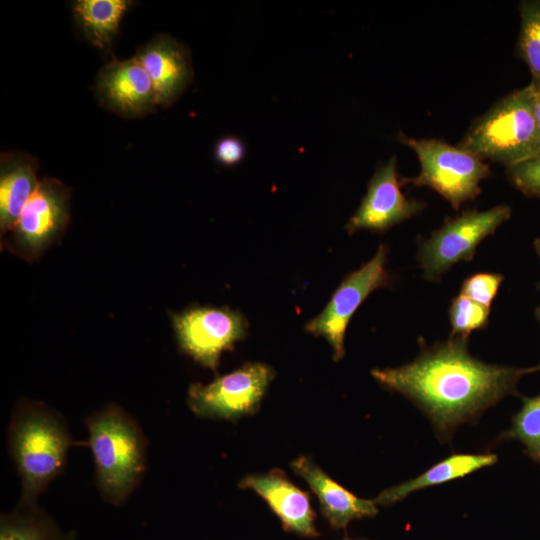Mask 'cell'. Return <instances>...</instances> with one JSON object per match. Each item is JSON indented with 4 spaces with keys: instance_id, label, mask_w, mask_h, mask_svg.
Listing matches in <instances>:
<instances>
[{
    "instance_id": "cell-1",
    "label": "cell",
    "mask_w": 540,
    "mask_h": 540,
    "mask_svg": "<svg viewBox=\"0 0 540 540\" xmlns=\"http://www.w3.org/2000/svg\"><path fill=\"white\" fill-rule=\"evenodd\" d=\"M468 338L422 349L411 362L396 368H374L371 375L398 392L430 419L441 440H449L462 423L476 419L507 395L516 394L520 379L540 370L485 363L473 357Z\"/></svg>"
},
{
    "instance_id": "cell-30",
    "label": "cell",
    "mask_w": 540,
    "mask_h": 540,
    "mask_svg": "<svg viewBox=\"0 0 540 540\" xmlns=\"http://www.w3.org/2000/svg\"><path fill=\"white\" fill-rule=\"evenodd\" d=\"M342 540H365V539H351L349 537H344Z\"/></svg>"
},
{
    "instance_id": "cell-4",
    "label": "cell",
    "mask_w": 540,
    "mask_h": 540,
    "mask_svg": "<svg viewBox=\"0 0 540 540\" xmlns=\"http://www.w3.org/2000/svg\"><path fill=\"white\" fill-rule=\"evenodd\" d=\"M99 489L112 504L122 503L137 484L145 464L142 434L117 406H109L87 421Z\"/></svg>"
},
{
    "instance_id": "cell-13",
    "label": "cell",
    "mask_w": 540,
    "mask_h": 540,
    "mask_svg": "<svg viewBox=\"0 0 540 540\" xmlns=\"http://www.w3.org/2000/svg\"><path fill=\"white\" fill-rule=\"evenodd\" d=\"M135 58L149 76L159 105L170 106L192 80L187 48L168 35L154 37Z\"/></svg>"
},
{
    "instance_id": "cell-8",
    "label": "cell",
    "mask_w": 540,
    "mask_h": 540,
    "mask_svg": "<svg viewBox=\"0 0 540 540\" xmlns=\"http://www.w3.org/2000/svg\"><path fill=\"white\" fill-rule=\"evenodd\" d=\"M387 253V247L380 244L368 262L342 280L323 311L305 326L308 333L327 340L334 361L344 356L346 328L355 311L373 291L390 283L386 269Z\"/></svg>"
},
{
    "instance_id": "cell-3",
    "label": "cell",
    "mask_w": 540,
    "mask_h": 540,
    "mask_svg": "<svg viewBox=\"0 0 540 540\" xmlns=\"http://www.w3.org/2000/svg\"><path fill=\"white\" fill-rule=\"evenodd\" d=\"M458 147L507 168L540 153V129L531 86L514 90L497 101L471 124Z\"/></svg>"
},
{
    "instance_id": "cell-28",
    "label": "cell",
    "mask_w": 540,
    "mask_h": 540,
    "mask_svg": "<svg viewBox=\"0 0 540 540\" xmlns=\"http://www.w3.org/2000/svg\"><path fill=\"white\" fill-rule=\"evenodd\" d=\"M534 248H535V251L540 259V237L535 239L534 241Z\"/></svg>"
},
{
    "instance_id": "cell-16",
    "label": "cell",
    "mask_w": 540,
    "mask_h": 540,
    "mask_svg": "<svg viewBox=\"0 0 540 540\" xmlns=\"http://www.w3.org/2000/svg\"><path fill=\"white\" fill-rule=\"evenodd\" d=\"M38 184L37 163L34 158L21 153L1 155L0 229L2 234L14 227Z\"/></svg>"
},
{
    "instance_id": "cell-5",
    "label": "cell",
    "mask_w": 540,
    "mask_h": 540,
    "mask_svg": "<svg viewBox=\"0 0 540 540\" xmlns=\"http://www.w3.org/2000/svg\"><path fill=\"white\" fill-rule=\"evenodd\" d=\"M398 139L412 149L420 162V172L401 178L402 185L426 186L440 194L458 210L462 203L481 192L480 182L490 175L489 166L471 152L439 139L411 138L399 133Z\"/></svg>"
},
{
    "instance_id": "cell-25",
    "label": "cell",
    "mask_w": 540,
    "mask_h": 540,
    "mask_svg": "<svg viewBox=\"0 0 540 540\" xmlns=\"http://www.w3.org/2000/svg\"><path fill=\"white\" fill-rule=\"evenodd\" d=\"M246 148L243 141L234 136H226L217 141L214 147V157L223 166L238 164L245 156Z\"/></svg>"
},
{
    "instance_id": "cell-10",
    "label": "cell",
    "mask_w": 540,
    "mask_h": 540,
    "mask_svg": "<svg viewBox=\"0 0 540 540\" xmlns=\"http://www.w3.org/2000/svg\"><path fill=\"white\" fill-rule=\"evenodd\" d=\"M69 219V190L59 180L42 179L11 229L10 246L35 260L63 233Z\"/></svg>"
},
{
    "instance_id": "cell-17",
    "label": "cell",
    "mask_w": 540,
    "mask_h": 540,
    "mask_svg": "<svg viewBox=\"0 0 540 540\" xmlns=\"http://www.w3.org/2000/svg\"><path fill=\"white\" fill-rule=\"evenodd\" d=\"M497 462V455L452 454L438 462L419 476L383 490L375 499L377 505H392L413 492L462 478Z\"/></svg>"
},
{
    "instance_id": "cell-6",
    "label": "cell",
    "mask_w": 540,
    "mask_h": 540,
    "mask_svg": "<svg viewBox=\"0 0 540 540\" xmlns=\"http://www.w3.org/2000/svg\"><path fill=\"white\" fill-rule=\"evenodd\" d=\"M510 216L511 208L501 204L446 218L439 229L420 243L417 258L423 277L436 281L458 262L471 261L478 245Z\"/></svg>"
},
{
    "instance_id": "cell-9",
    "label": "cell",
    "mask_w": 540,
    "mask_h": 540,
    "mask_svg": "<svg viewBox=\"0 0 540 540\" xmlns=\"http://www.w3.org/2000/svg\"><path fill=\"white\" fill-rule=\"evenodd\" d=\"M172 322L181 350L212 370L222 352L232 349L247 331L245 317L229 308L193 307L174 314Z\"/></svg>"
},
{
    "instance_id": "cell-19",
    "label": "cell",
    "mask_w": 540,
    "mask_h": 540,
    "mask_svg": "<svg viewBox=\"0 0 540 540\" xmlns=\"http://www.w3.org/2000/svg\"><path fill=\"white\" fill-rule=\"evenodd\" d=\"M21 508L2 515L0 540H54L60 535L53 521L36 506Z\"/></svg>"
},
{
    "instance_id": "cell-23",
    "label": "cell",
    "mask_w": 540,
    "mask_h": 540,
    "mask_svg": "<svg viewBox=\"0 0 540 540\" xmlns=\"http://www.w3.org/2000/svg\"><path fill=\"white\" fill-rule=\"evenodd\" d=\"M503 280L499 273H476L463 281L460 294L490 308Z\"/></svg>"
},
{
    "instance_id": "cell-20",
    "label": "cell",
    "mask_w": 540,
    "mask_h": 540,
    "mask_svg": "<svg viewBox=\"0 0 540 540\" xmlns=\"http://www.w3.org/2000/svg\"><path fill=\"white\" fill-rule=\"evenodd\" d=\"M517 52L531 73L530 83L540 82V0L520 2Z\"/></svg>"
},
{
    "instance_id": "cell-14",
    "label": "cell",
    "mask_w": 540,
    "mask_h": 540,
    "mask_svg": "<svg viewBox=\"0 0 540 540\" xmlns=\"http://www.w3.org/2000/svg\"><path fill=\"white\" fill-rule=\"evenodd\" d=\"M241 488L252 489L280 519L283 528L304 537H317L315 513L308 493L288 480L279 469L243 478Z\"/></svg>"
},
{
    "instance_id": "cell-12",
    "label": "cell",
    "mask_w": 540,
    "mask_h": 540,
    "mask_svg": "<svg viewBox=\"0 0 540 540\" xmlns=\"http://www.w3.org/2000/svg\"><path fill=\"white\" fill-rule=\"evenodd\" d=\"M96 93L109 110L123 117H139L157 103L152 82L137 59H114L99 72Z\"/></svg>"
},
{
    "instance_id": "cell-18",
    "label": "cell",
    "mask_w": 540,
    "mask_h": 540,
    "mask_svg": "<svg viewBox=\"0 0 540 540\" xmlns=\"http://www.w3.org/2000/svg\"><path fill=\"white\" fill-rule=\"evenodd\" d=\"M130 5L127 0H78L73 4V12L87 40L98 48H104L117 33Z\"/></svg>"
},
{
    "instance_id": "cell-21",
    "label": "cell",
    "mask_w": 540,
    "mask_h": 540,
    "mask_svg": "<svg viewBox=\"0 0 540 540\" xmlns=\"http://www.w3.org/2000/svg\"><path fill=\"white\" fill-rule=\"evenodd\" d=\"M522 402V407L513 417L511 427L503 437L519 441L527 454L540 462V393L524 397Z\"/></svg>"
},
{
    "instance_id": "cell-26",
    "label": "cell",
    "mask_w": 540,
    "mask_h": 540,
    "mask_svg": "<svg viewBox=\"0 0 540 540\" xmlns=\"http://www.w3.org/2000/svg\"><path fill=\"white\" fill-rule=\"evenodd\" d=\"M529 85L532 88L534 115L540 129V82Z\"/></svg>"
},
{
    "instance_id": "cell-24",
    "label": "cell",
    "mask_w": 540,
    "mask_h": 540,
    "mask_svg": "<svg viewBox=\"0 0 540 540\" xmlns=\"http://www.w3.org/2000/svg\"><path fill=\"white\" fill-rule=\"evenodd\" d=\"M507 174L512 184L523 194L540 197V153L508 167Z\"/></svg>"
},
{
    "instance_id": "cell-27",
    "label": "cell",
    "mask_w": 540,
    "mask_h": 540,
    "mask_svg": "<svg viewBox=\"0 0 540 540\" xmlns=\"http://www.w3.org/2000/svg\"><path fill=\"white\" fill-rule=\"evenodd\" d=\"M75 539V533L74 532H70V533H67V534H64V535H59L57 538H55L54 540H74Z\"/></svg>"
},
{
    "instance_id": "cell-2",
    "label": "cell",
    "mask_w": 540,
    "mask_h": 540,
    "mask_svg": "<svg viewBox=\"0 0 540 540\" xmlns=\"http://www.w3.org/2000/svg\"><path fill=\"white\" fill-rule=\"evenodd\" d=\"M73 444L69 433L49 409L20 407L10 428V448L21 478L20 507H33L38 495L61 471Z\"/></svg>"
},
{
    "instance_id": "cell-11",
    "label": "cell",
    "mask_w": 540,
    "mask_h": 540,
    "mask_svg": "<svg viewBox=\"0 0 540 540\" xmlns=\"http://www.w3.org/2000/svg\"><path fill=\"white\" fill-rule=\"evenodd\" d=\"M401 185L397 157L392 156L371 177L366 194L345 226L348 234L359 230L384 232L420 213L425 203L409 199Z\"/></svg>"
},
{
    "instance_id": "cell-15",
    "label": "cell",
    "mask_w": 540,
    "mask_h": 540,
    "mask_svg": "<svg viewBox=\"0 0 540 540\" xmlns=\"http://www.w3.org/2000/svg\"><path fill=\"white\" fill-rule=\"evenodd\" d=\"M290 466L308 483L319 500L321 513L333 528L345 529L355 519L377 515L374 499L357 497L334 481L311 458L300 456Z\"/></svg>"
},
{
    "instance_id": "cell-7",
    "label": "cell",
    "mask_w": 540,
    "mask_h": 540,
    "mask_svg": "<svg viewBox=\"0 0 540 540\" xmlns=\"http://www.w3.org/2000/svg\"><path fill=\"white\" fill-rule=\"evenodd\" d=\"M274 376V370L264 363H246L209 384H192L188 390V405L197 416L204 418L228 420L252 414Z\"/></svg>"
},
{
    "instance_id": "cell-22",
    "label": "cell",
    "mask_w": 540,
    "mask_h": 540,
    "mask_svg": "<svg viewBox=\"0 0 540 540\" xmlns=\"http://www.w3.org/2000/svg\"><path fill=\"white\" fill-rule=\"evenodd\" d=\"M490 308L480 305L459 294L449 307L450 336L469 338L472 331L484 328L489 319Z\"/></svg>"
},
{
    "instance_id": "cell-29",
    "label": "cell",
    "mask_w": 540,
    "mask_h": 540,
    "mask_svg": "<svg viewBox=\"0 0 540 540\" xmlns=\"http://www.w3.org/2000/svg\"><path fill=\"white\" fill-rule=\"evenodd\" d=\"M536 316L540 324V306L536 309Z\"/></svg>"
}]
</instances>
